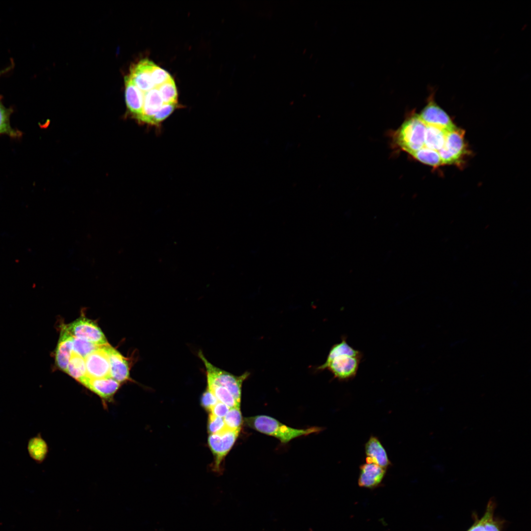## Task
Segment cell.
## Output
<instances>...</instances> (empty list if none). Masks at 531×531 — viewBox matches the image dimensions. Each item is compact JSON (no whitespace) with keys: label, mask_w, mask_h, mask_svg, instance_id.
<instances>
[{"label":"cell","mask_w":531,"mask_h":531,"mask_svg":"<svg viewBox=\"0 0 531 531\" xmlns=\"http://www.w3.org/2000/svg\"><path fill=\"white\" fill-rule=\"evenodd\" d=\"M15 66L14 62L12 59H11L10 64L0 70V78L4 75L7 74L10 72L14 68Z\"/></svg>","instance_id":"cell-35"},{"label":"cell","mask_w":531,"mask_h":531,"mask_svg":"<svg viewBox=\"0 0 531 531\" xmlns=\"http://www.w3.org/2000/svg\"><path fill=\"white\" fill-rule=\"evenodd\" d=\"M124 84L126 106L130 112L139 119L143 111V92L134 84L127 76L124 78Z\"/></svg>","instance_id":"cell-16"},{"label":"cell","mask_w":531,"mask_h":531,"mask_svg":"<svg viewBox=\"0 0 531 531\" xmlns=\"http://www.w3.org/2000/svg\"><path fill=\"white\" fill-rule=\"evenodd\" d=\"M467 531H485L482 518L476 519L474 524Z\"/></svg>","instance_id":"cell-34"},{"label":"cell","mask_w":531,"mask_h":531,"mask_svg":"<svg viewBox=\"0 0 531 531\" xmlns=\"http://www.w3.org/2000/svg\"><path fill=\"white\" fill-rule=\"evenodd\" d=\"M106 345L99 346L85 358L87 375L90 378L111 377Z\"/></svg>","instance_id":"cell-9"},{"label":"cell","mask_w":531,"mask_h":531,"mask_svg":"<svg viewBox=\"0 0 531 531\" xmlns=\"http://www.w3.org/2000/svg\"><path fill=\"white\" fill-rule=\"evenodd\" d=\"M151 77L156 87H159L172 78L168 72L155 64L151 72Z\"/></svg>","instance_id":"cell-31"},{"label":"cell","mask_w":531,"mask_h":531,"mask_svg":"<svg viewBox=\"0 0 531 531\" xmlns=\"http://www.w3.org/2000/svg\"><path fill=\"white\" fill-rule=\"evenodd\" d=\"M494 503L490 501L482 517L485 531H501V523L494 518Z\"/></svg>","instance_id":"cell-27"},{"label":"cell","mask_w":531,"mask_h":531,"mask_svg":"<svg viewBox=\"0 0 531 531\" xmlns=\"http://www.w3.org/2000/svg\"><path fill=\"white\" fill-rule=\"evenodd\" d=\"M426 124L413 114L396 131L395 139L401 149L410 154L424 147Z\"/></svg>","instance_id":"cell-2"},{"label":"cell","mask_w":531,"mask_h":531,"mask_svg":"<svg viewBox=\"0 0 531 531\" xmlns=\"http://www.w3.org/2000/svg\"><path fill=\"white\" fill-rule=\"evenodd\" d=\"M366 462L386 469L391 465L387 453L379 439L371 436L365 444Z\"/></svg>","instance_id":"cell-15"},{"label":"cell","mask_w":531,"mask_h":531,"mask_svg":"<svg viewBox=\"0 0 531 531\" xmlns=\"http://www.w3.org/2000/svg\"><path fill=\"white\" fill-rule=\"evenodd\" d=\"M81 383L105 402L113 400L120 385L119 383L111 377L92 379L87 376Z\"/></svg>","instance_id":"cell-11"},{"label":"cell","mask_w":531,"mask_h":531,"mask_svg":"<svg viewBox=\"0 0 531 531\" xmlns=\"http://www.w3.org/2000/svg\"><path fill=\"white\" fill-rule=\"evenodd\" d=\"M206 378L207 383L206 388L214 395L218 402L225 404L230 408L240 407V405L237 403L234 396L225 386L208 376H206Z\"/></svg>","instance_id":"cell-18"},{"label":"cell","mask_w":531,"mask_h":531,"mask_svg":"<svg viewBox=\"0 0 531 531\" xmlns=\"http://www.w3.org/2000/svg\"><path fill=\"white\" fill-rule=\"evenodd\" d=\"M110 377L119 384L129 379L130 368L126 359L109 344L106 345Z\"/></svg>","instance_id":"cell-12"},{"label":"cell","mask_w":531,"mask_h":531,"mask_svg":"<svg viewBox=\"0 0 531 531\" xmlns=\"http://www.w3.org/2000/svg\"><path fill=\"white\" fill-rule=\"evenodd\" d=\"M229 409L230 408L225 404L218 402L209 412L215 416L224 418Z\"/></svg>","instance_id":"cell-33"},{"label":"cell","mask_w":531,"mask_h":531,"mask_svg":"<svg viewBox=\"0 0 531 531\" xmlns=\"http://www.w3.org/2000/svg\"><path fill=\"white\" fill-rule=\"evenodd\" d=\"M13 112L12 107H6L2 102V96L0 94V135H5L12 138H19L22 133L12 127L10 118Z\"/></svg>","instance_id":"cell-21"},{"label":"cell","mask_w":531,"mask_h":531,"mask_svg":"<svg viewBox=\"0 0 531 531\" xmlns=\"http://www.w3.org/2000/svg\"><path fill=\"white\" fill-rule=\"evenodd\" d=\"M362 356L339 355L334 358L326 366L334 378L340 381H348L357 374Z\"/></svg>","instance_id":"cell-8"},{"label":"cell","mask_w":531,"mask_h":531,"mask_svg":"<svg viewBox=\"0 0 531 531\" xmlns=\"http://www.w3.org/2000/svg\"><path fill=\"white\" fill-rule=\"evenodd\" d=\"M226 429L223 418L215 416L209 413L208 418L207 430L210 434L219 433Z\"/></svg>","instance_id":"cell-30"},{"label":"cell","mask_w":531,"mask_h":531,"mask_svg":"<svg viewBox=\"0 0 531 531\" xmlns=\"http://www.w3.org/2000/svg\"><path fill=\"white\" fill-rule=\"evenodd\" d=\"M155 64L148 59H143L133 64L127 76L142 92L148 91L154 88L151 72Z\"/></svg>","instance_id":"cell-10"},{"label":"cell","mask_w":531,"mask_h":531,"mask_svg":"<svg viewBox=\"0 0 531 531\" xmlns=\"http://www.w3.org/2000/svg\"><path fill=\"white\" fill-rule=\"evenodd\" d=\"M223 419L227 429L232 430H240L242 417L240 407L230 408Z\"/></svg>","instance_id":"cell-26"},{"label":"cell","mask_w":531,"mask_h":531,"mask_svg":"<svg viewBox=\"0 0 531 531\" xmlns=\"http://www.w3.org/2000/svg\"><path fill=\"white\" fill-rule=\"evenodd\" d=\"M249 427L261 433L279 439L282 443H287L293 439L311 433L318 432L322 428L314 427L305 429H297L283 424L274 418L265 415H259L245 418Z\"/></svg>","instance_id":"cell-1"},{"label":"cell","mask_w":531,"mask_h":531,"mask_svg":"<svg viewBox=\"0 0 531 531\" xmlns=\"http://www.w3.org/2000/svg\"><path fill=\"white\" fill-rule=\"evenodd\" d=\"M386 469L373 463H366L360 467L358 485L362 488L374 489L379 487L385 476Z\"/></svg>","instance_id":"cell-14"},{"label":"cell","mask_w":531,"mask_h":531,"mask_svg":"<svg viewBox=\"0 0 531 531\" xmlns=\"http://www.w3.org/2000/svg\"><path fill=\"white\" fill-rule=\"evenodd\" d=\"M446 133L442 128L426 125L424 147L439 151L444 145Z\"/></svg>","instance_id":"cell-20"},{"label":"cell","mask_w":531,"mask_h":531,"mask_svg":"<svg viewBox=\"0 0 531 531\" xmlns=\"http://www.w3.org/2000/svg\"><path fill=\"white\" fill-rule=\"evenodd\" d=\"M73 336L67 331L64 325L61 326L55 352V361L56 366L65 372L73 352Z\"/></svg>","instance_id":"cell-13"},{"label":"cell","mask_w":531,"mask_h":531,"mask_svg":"<svg viewBox=\"0 0 531 531\" xmlns=\"http://www.w3.org/2000/svg\"><path fill=\"white\" fill-rule=\"evenodd\" d=\"M411 155L418 161L426 165L433 167H438L442 165L439 152L425 147L413 153Z\"/></svg>","instance_id":"cell-24"},{"label":"cell","mask_w":531,"mask_h":531,"mask_svg":"<svg viewBox=\"0 0 531 531\" xmlns=\"http://www.w3.org/2000/svg\"><path fill=\"white\" fill-rule=\"evenodd\" d=\"M240 430L226 428L219 433L209 435L208 444L214 456L213 469L215 471H220L221 462L235 443Z\"/></svg>","instance_id":"cell-5"},{"label":"cell","mask_w":531,"mask_h":531,"mask_svg":"<svg viewBox=\"0 0 531 531\" xmlns=\"http://www.w3.org/2000/svg\"><path fill=\"white\" fill-rule=\"evenodd\" d=\"M28 451L30 457L38 463H42L46 458L48 446L39 434L31 438L28 443Z\"/></svg>","instance_id":"cell-22"},{"label":"cell","mask_w":531,"mask_h":531,"mask_svg":"<svg viewBox=\"0 0 531 531\" xmlns=\"http://www.w3.org/2000/svg\"><path fill=\"white\" fill-rule=\"evenodd\" d=\"M348 355L352 356H362V353L355 350L349 345L347 341V338L343 336L339 343L334 345L330 349L325 362L320 366L318 369L324 370L326 366L334 358L339 355Z\"/></svg>","instance_id":"cell-19"},{"label":"cell","mask_w":531,"mask_h":531,"mask_svg":"<svg viewBox=\"0 0 531 531\" xmlns=\"http://www.w3.org/2000/svg\"><path fill=\"white\" fill-rule=\"evenodd\" d=\"M158 87L143 92V111L139 120L149 123L152 117L164 104L159 91Z\"/></svg>","instance_id":"cell-17"},{"label":"cell","mask_w":531,"mask_h":531,"mask_svg":"<svg viewBox=\"0 0 531 531\" xmlns=\"http://www.w3.org/2000/svg\"><path fill=\"white\" fill-rule=\"evenodd\" d=\"M466 151L464 131L456 127L447 131L444 145L438 152L444 165L460 162Z\"/></svg>","instance_id":"cell-4"},{"label":"cell","mask_w":531,"mask_h":531,"mask_svg":"<svg viewBox=\"0 0 531 531\" xmlns=\"http://www.w3.org/2000/svg\"><path fill=\"white\" fill-rule=\"evenodd\" d=\"M158 88L164 104H177V92L172 77Z\"/></svg>","instance_id":"cell-25"},{"label":"cell","mask_w":531,"mask_h":531,"mask_svg":"<svg viewBox=\"0 0 531 531\" xmlns=\"http://www.w3.org/2000/svg\"><path fill=\"white\" fill-rule=\"evenodd\" d=\"M434 94L430 93L427 104L418 115L420 118L426 125L447 131L453 129L456 126L447 114L435 102Z\"/></svg>","instance_id":"cell-7"},{"label":"cell","mask_w":531,"mask_h":531,"mask_svg":"<svg viewBox=\"0 0 531 531\" xmlns=\"http://www.w3.org/2000/svg\"><path fill=\"white\" fill-rule=\"evenodd\" d=\"M198 356L204 364L206 376L210 377L217 382L225 386L234 396L237 403L240 405L242 384L250 374L248 372H245L240 376L234 375L213 365L207 360L201 351L198 352Z\"/></svg>","instance_id":"cell-3"},{"label":"cell","mask_w":531,"mask_h":531,"mask_svg":"<svg viewBox=\"0 0 531 531\" xmlns=\"http://www.w3.org/2000/svg\"><path fill=\"white\" fill-rule=\"evenodd\" d=\"M99 346L86 340L73 337V352L84 358Z\"/></svg>","instance_id":"cell-28"},{"label":"cell","mask_w":531,"mask_h":531,"mask_svg":"<svg viewBox=\"0 0 531 531\" xmlns=\"http://www.w3.org/2000/svg\"><path fill=\"white\" fill-rule=\"evenodd\" d=\"M177 104H164L151 118L150 123L157 124L168 118L174 111Z\"/></svg>","instance_id":"cell-29"},{"label":"cell","mask_w":531,"mask_h":531,"mask_svg":"<svg viewBox=\"0 0 531 531\" xmlns=\"http://www.w3.org/2000/svg\"><path fill=\"white\" fill-rule=\"evenodd\" d=\"M64 326L74 337L86 340L97 346L108 344L100 328L90 320L82 317Z\"/></svg>","instance_id":"cell-6"},{"label":"cell","mask_w":531,"mask_h":531,"mask_svg":"<svg viewBox=\"0 0 531 531\" xmlns=\"http://www.w3.org/2000/svg\"><path fill=\"white\" fill-rule=\"evenodd\" d=\"M217 402L218 401L214 395L206 388L201 396V405L202 406L209 412Z\"/></svg>","instance_id":"cell-32"},{"label":"cell","mask_w":531,"mask_h":531,"mask_svg":"<svg viewBox=\"0 0 531 531\" xmlns=\"http://www.w3.org/2000/svg\"><path fill=\"white\" fill-rule=\"evenodd\" d=\"M66 373L81 383L87 376L85 358L73 352Z\"/></svg>","instance_id":"cell-23"}]
</instances>
